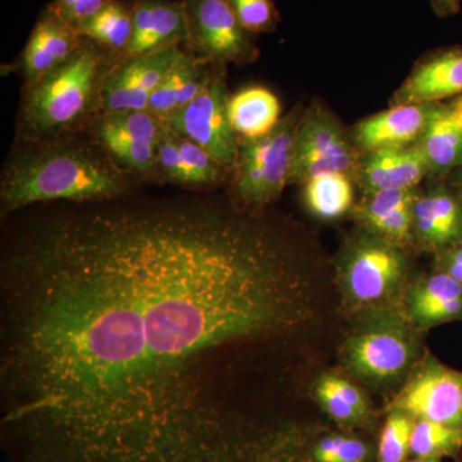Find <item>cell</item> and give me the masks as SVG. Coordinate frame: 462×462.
I'll list each match as a JSON object with an SVG mask.
<instances>
[{"label":"cell","instance_id":"6da1fadb","mask_svg":"<svg viewBox=\"0 0 462 462\" xmlns=\"http://www.w3.org/2000/svg\"><path fill=\"white\" fill-rule=\"evenodd\" d=\"M300 278L266 225L202 203L30 227L0 273L11 462H266L224 370L297 329Z\"/></svg>","mask_w":462,"mask_h":462},{"label":"cell","instance_id":"7a4b0ae2","mask_svg":"<svg viewBox=\"0 0 462 462\" xmlns=\"http://www.w3.org/2000/svg\"><path fill=\"white\" fill-rule=\"evenodd\" d=\"M81 135V134H80ZM80 135L26 142L9 156L0 180L3 217L35 203L111 202L132 190L134 179Z\"/></svg>","mask_w":462,"mask_h":462},{"label":"cell","instance_id":"3957f363","mask_svg":"<svg viewBox=\"0 0 462 462\" xmlns=\"http://www.w3.org/2000/svg\"><path fill=\"white\" fill-rule=\"evenodd\" d=\"M121 60L89 39L69 60L30 87H23L17 117L18 139L48 142L84 134L102 112L106 79Z\"/></svg>","mask_w":462,"mask_h":462},{"label":"cell","instance_id":"277c9868","mask_svg":"<svg viewBox=\"0 0 462 462\" xmlns=\"http://www.w3.org/2000/svg\"><path fill=\"white\" fill-rule=\"evenodd\" d=\"M303 114L291 111L272 133L239 141L233 196L243 208L260 209L279 199L289 184L294 143Z\"/></svg>","mask_w":462,"mask_h":462},{"label":"cell","instance_id":"5b68a950","mask_svg":"<svg viewBox=\"0 0 462 462\" xmlns=\"http://www.w3.org/2000/svg\"><path fill=\"white\" fill-rule=\"evenodd\" d=\"M162 132V121L152 112L121 111L99 114L84 134L134 180L154 181Z\"/></svg>","mask_w":462,"mask_h":462},{"label":"cell","instance_id":"8992f818","mask_svg":"<svg viewBox=\"0 0 462 462\" xmlns=\"http://www.w3.org/2000/svg\"><path fill=\"white\" fill-rule=\"evenodd\" d=\"M406 270L402 247L369 230L357 234L340 257L343 291L346 300L356 307L388 300L400 287Z\"/></svg>","mask_w":462,"mask_h":462},{"label":"cell","instance_id":"52a82bcc","mask_svg":"<svg viewBox=\"0 0 462 462\" xmlns=\"http://www.w3.org/2000/svg\"><path fill=\"white\" fill-rule=\"evenodd\" d=\"M415 339L402 319L374 316L346 340L349 372L370 384L384 385L402 378L415 358Z\"/></svg>","mask_w":462,"mask_h":462},{"label":"cell","instance_id":"ba28073f","mask_svg":"<svg viewBox=\"0 0 462 462\" xmlns=\"http://www.w3.org/2000/svg\"><path fill=\"white\" fill-rule=\"evenodd\" d=\"M187 18L185 50L214 66L245 65L258 57L256 36L239 23L230 0H181Z\"/></svg>","mask_w":462,"mask_h":462},{"label":"cell","instance_id":"9c48e42d","mask_svg":"<svg viewBox=\"0 0 462 462\" xmlns=\"http://www.w3.org/2000/svg\"><path fill=\"white\" fill-rule=\"evenodd\" d=\"M226 66H216L205 89L163 124L208 152L233 172L238 157L239 138L227 116Z\"/></svg>","mask_w":462,"mask_h":462},{"label":"cell","instance_id":"30bf717a","mask_svg":"<svg viewBox=\"0 0 462 462\" xmlns=\"http://www.w3.org/2000/svg\"><path fill=\"white\" fill-rule=\"evenodd\" d=\"M361 161L354 142L321 106L303 112L294 143L289 184H302L321 172H343L355 179Z\"/></svg>","mask_w":462,"mask_h":462},{"label":"cell","instance_id":"8fae6325","mask_svg":"<svg viewBox=\"0 0 462 462\" xmlns=\"http://www.w3.org/2000/svg\"><path fill=\"white\" fill-rule=\"evenodd\" d=\"M393 410L462 430V373L430 356L398 394Z\"/></svg>","mask_w":462,"mask_h":462},{"label":"cell","instance_id":"7c38bea8","mask_svg":"<svg viewBox=\"0 0 462 462\" xmlns=\"http://www.w3.org/2000/svg\"><path fill=\"white\" fill-rule=\"evenodd\" d=\"M184 47L121 58L109 71L102 91V112L148 111L149 100Z\"/></svg>","mask_w":462,"mask_h":462},{"label":"cell","instance_id":"4fadbf2b","mask_svg":"<svg viewBox=\"0 0 462 462\" xmlns=\"http://www.w3.org/2000/svg\"><path fill=\"white\" fill-rule=\"evenodd\" d=\"M233 173L199 144L163 124L158 144L156 180L188 189H208L223 184Z\"/></svg>","mask_w":462,"mask_h":462},{"label":"cell","instance_id":"5bb4252c","mask_svg":"<svg viewBox=\"0 0 462 462\" xmlns=\"http://www.w3.org/2000/svg\"><path fill=\"white\" fill-rule=\"evenodd\" d=\"M81 36L47 5L36 21L29 41L18 58L23 87L36 84L71 58Z\"/></svg>","mask_w":462,"mask_h":462},{"label":"cell","instance_id":"9a60e30c","mask_svg":"<svg viewBox=\"0 0 462 462\" xmlns=\"http://www.w3.org/2000/svg\"><path fill=\"white\" fill-rule=\"evenodd\" d=\"M436 106H393L356 125L352 142L364 153L419 144Z\"/></svg>","mask_w":462,"mask_h":462},{"label":"cell","instance_id":"2e32d148","mask_svg":"<svg viewBox=\"0 0 462 462\" xmlns=\"http://www.w3.org/2000/svg\"><path fill=\"white\" fill-rule=\"evenodd\" d=\"M187 39V18L181 0H136L132 39L124 58L185 47Z\"/></svg>","mask_w":462,"mask_h":462},{"label":"cell","instance_id":"e0dca14e","mask_svg":"<svg viewBox=\"0 0 462 462\" xmlns=\"http://www.w3.org/2000/svg\"><path fill=\"white\" fill-rule=\"evenodd\" d=\"M455 96H462V47L422 58L394 94L392 106L436 105Z\"/></svg>","mask_w":462,"mask_h":462},{"label":"cell","instance_id":"ac0fdd59","mask_svg":"<svg viewBox=\"0 0 462 462\" xmlns=\"http://www.w3.org/2000/svg\"><path fill=\"white\" fill-rule=\"evenodd\" d=\"M430 171L420 145L382 149L361 161L357 178L366 190L413 189Z\"/></svg>","mask_w":462,"mask_h":462},{"label":"cell","instance_id":"d6986e66","mask_svg":"<svg viewBox=\"0 0 462 462\" xmlns=\"http://www.w3.org/2000/svg\"><path fill=\"white\" fill-rule=\"evenodd\" d=\"M215 67L182 48L149 100L148 111L163 123L205 89Z\"/></svg>","mask_w":462,"mask_h":462},{"label":"cell","instance_id":"ffe728a7","mask_svg":"<svg viewBox=\"0 0 462 462\" xmlns=\"http://www.w3.org/2000/svg\"><path fill=\"white\" fill-rule=\"evenodd\" d=\"M413 236L422 245L447 248L462 242L461 200L442 188L418 196L413 205Z\"/></svg>","mask_w":462,"mask_h":462},{"label":"cell","instance_id":"44dd1931","mask_svg":"<svg viewBox=\"0 0 462 462\" xmlns=\"http://www.w3.org/2000/svg\"><path fill=\"white\" fill-rule=\"evenodd\" d=\"M227 116L239 141L263 138L281 123L282 106L272 90L245 88L229 97Z\"/></svg>","mask_w":462,"mask_h":462},{"label":"cell","instance_id":"7402d4cb","mask_svg":"<svg viewBox=\"0 0 462 462\" xmlns=\"http://www.w3.org/2000/svg\"><path fill=\"white\" fill-rule=\"evenodd\" d=\"M419 145L430 172H447L462 165V126L448 106H436Z\"/></svg>","mask_w":462,"mask_h":462},{"label":"cell","instance_id":"603a6c76","mask_svg":"<svg viewBox=\"0 0 462 462\" xmlns=\"http://www.w3.org/2000/svg\"><path fill=\"white\" fill-rule=\"evenodd\" d=\"M135 2L109 0L107 5L79 27V35L124 58L132 39Z\"/></svg>","mask_w":462,"mask_h":462},{"label":"cell","instance_id":"cb8c5ba5","mask_svg":"<svg viewBox=\"0 0 462 462\" xmlns=\"http://www.w3.org/2000/svg\"><path fill=\"white\" fill-rule=\"evenodd\" d=\"M302 184L307 208L322 220L338 218L354 206V184L346 173L321 172Z\"/></svg>","mask_w":462,"mask_h":462},{"label":"cell","instance_id":"d4e9b609","mask_svg":"<svg viewBox=\"0 0 462 462\" xmlns=\"http://www.w3.org/2000/svg\"><path fill=\"white\" fill-rule=\"evenodd\" d=\"M462 448V430L428 420H415L411 454L416 458H442Z\"/></svg>","mask_w":462,"mask_h":462},{"label":"cell","instance_id":"484cf974","mask_svg":"<svg viewBox=\"0 0 462 462\" xmlns=\"http://www.w3.org/2000/svg\"><path fill=\"white\" fill-rule=\"evenodd\" d=\"M415 419L393 410L384 422L379 439V462H404L411 454Z\"/></svg>","mask_w":462,"mask_h":462},{"label":"cell","instance_id":"4316f807","mask_svg":"<svg viewBox=\"0 0 462 462\" xmlns=\"http://www.w3.org/2000/svg\"><path fill=\"white\" fill-rule=\"evenodd\" d=\"M458 297H462L461 284L445 272L434 273L413 289L410 297V314L416 321L431 307Z\"/></svg>","mask_w":462,"mask_h":462},{"label":"cell","instance_id":"83f0119b","mask_svg":"<svg viewBox=\"0 0 462 462\" xmlns=\"http://www.w3.org/2000/svg\"><path fill=\"white\" fill-rule=\"evenodd\" d=\"M239 23L254 36L276 30L281 21L273 0H230Z\"/></svg>","mask_w":462,"mask_h":462},{"label":"cell","instance_id":"f1b7e54d","mask_svg":"<svg viewBox=\"0 0 462 462\" xmlns=\"http://www.w3.org/2000/svg\"><path fill=\"white\" fill-rule=\"evenodd\" d=\"M316 396L320 401L325 411L329 413L334 420L343 422V424H357L365 418L363 413L357 411L352 404L346 402L345 398L340 397L330 387L324 376L319 380L318 385H316Z\"/></svg>","mask_w":462,"mask_h":462},{"label":"cell","instance_id":"f546056e","mask_svg":"<svg viewBox=\"0 0 462 462\" xmlns=\"http://www.w3.org/2000/svg\"><path fill=\"white\" fill-rule=\"evenodd\" d=\"M109 0H53L50 7L78 32L85 21L97 14Z\"/></svg>","mask_w":462,"mask_h":462},{"label":"cell","instance_id":"4dcf8cb0","mask_svg":"<svg viewBox=\"0 0 462 462\" xmlns=\"http://www.w3.org/2000/svg\"><path fill=\"white\" fill-rule=\"evenodd\" d=\"M324 378L327 379L330 387L333 388L340 397L345 398L346 402L352 404V406H354L357 411L363 413L364 416L367 415L369 409H367L366 400H365L364 394L361 393L360 389L356 388L352 383L340 378V376L327 374V375H324Z\"/></svg>","mask_w":462,"mask_h":462},{"label":"cell","instance_id":"1f68e13d","mask_svg":"<svg viewBox=\"0 0 462 462\" xmlns=\"http://www.w3.org/2000/svg\"><path fill=\"white\" fill-rule=\"evenodd\" d=\"M367 455L369 449L363 440L346 437L333 462H365Z\"/></svg>","mask_w":462,"mask_h":462},{"label":"cell","instance_id":"d6a6232c","mask_svg":"<svg viewBox=\"0 0 462 462\" xmlns=\"http://www.w3.org/2000/svg\"><path fill=\"white\" fill-rule=\"evenodd\" d=\"M442 272L448 273L458 284L462 285V245H452L446 249L440 261Z\"/></svg>","mask_w":462,"mask_h":462},{"label":"cell","instance_id":"836d02e7","mask_svg":"<svg viewBox=\"0 0 462 462\" xmlns=\"http://www.w3.org/2000/svg\"><path fill=\"white\" fill-rule=\"evenodd\" d=\"M345 438L346 437L342 436L324 438V439L316 446L315 460L318 462H333Z\"/></svg>","mask_w":462,"mask_h":462},{"label":"cell","instance_id":"e575fe53","mask_svg":"<svg viewBox=\"0 0 462 462\" xmlns=\"http://www.w3.org/2000/svg\"><path fill=\"white\" fill-rule=\"evenodd\" d=\"M428 2L439 17L454 16L460 12L462 5V0H428Z\"/></svg>","mask_w":462,"mask_h":462},{"label":"cell","instance_id":"d590c367","mask_svg":"<svg viewBox=\"0 0 462 462\" xmlns=\"http://www.w3.org/2000/svg\"><path fill=\"white\" fill-rule=\"evenodd\" d=\"M448 108L452 116L456 118V121L462 126V96L460 98L456 99L452 105H449Z\"/></svg>","mask_w":462,"mask_h":462},{"label":"cell","instance_id":"8d00e7d4","mask_svg":"<svg viewBox=\"0 0 462 462\" xmlns=\"http://www.w3.org/2000/svg\"><path fill=\"white\" fill-rule=\"evenodd\" d=\"M411 462H440L439 458H416Z\"/></svg>","mask_w":462,"mask_h":462},{"label":"cell","instance_id":"74e56055","mask_svg":"<svg viewBox=\"0 0 462 462\" xmlns=\"http://www.w3.org/2000/svg\"><path fill=\"white\" fill-rule=\"evenodd\" d=\"M460 185H461V193H462V173H461V180H460Z\"/></svg>","mask_w":462,"mask_h":462}]
</instances>
